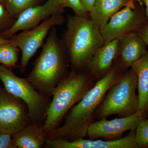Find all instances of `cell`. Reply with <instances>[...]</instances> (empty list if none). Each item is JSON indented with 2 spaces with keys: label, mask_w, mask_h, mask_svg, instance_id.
Returning <instances> with one entry per match:
<instances>
[{
  "label": "cell",
  "mask_w": 148,
  "mask_h": 148,
  "mask_svg": "<svg viewBox=\"0 0 148 148\" xmlns=\"http://www.w3.org/2000/svg\"><path fill=\"white\" fill-rule=\"evenodd\" d=\"M15 19L8 13L5 5L0 3V33L9 29Z\"/></svg>",
  "instance_id": "cell-21"
},
{
  "label": "cell",
  "mask_w": 148,
  "mask_h": 148,
  "mask_svg": "<svg viewBox=\"0 0 148 148\" xmlns=\"http://www.w3.org/2000/svg\"><path fill=\"white\" fill-rule=\"evenodd\" d=\"M0 80L6 90L27 104L31 123L44 122L50 97L37 90L26 78L17 76L11 70L1 64Z\"/></svg>",
  "instance_id": "cell-6"
},
{
  "label": "cell",
  "mask_w": 148,
  "mask_h": 148,
  "mask_svg": "<svg viewBox=\"0 0 148 148\" xmlns=\"http://www.w3.org/2000/svg\"><path fill=\"white\" fill-rule=\"evenodd\" d=\"M20 49L10 42L0 45V64L12 70L17 67Z\"/></svg>",
  "instance_id": "cell-18"
},
{
  "label": "cell",
  "mask_w": 148,
  "mask_h": 148,
  "mask_svg": "<svg viewBox=\"0 0 148 148\" xmlns=\"http://www.w3.org/2000/svg\"><path fill=\"white\" fill-rule=\"evenodd\" d=\"M65 18L63 14H55L47 18L37 27L14 34L8 39L10 42L18 48L21 52L20 71L24 73L32 57L39 48L51 29L64 24Z\"/></svg>",
  "instance_id": "cell-7"
},
{
  "label": "cell",
  "mask_w": 148,
  "mask_h": 148,
  "mask_svg": "<svg viewBox=\"0 0 148 148\" xmlns=\"http://www.w3.org/2000/svg\"><path fill=\"white\" fill-rule=\"evenodd\" d=\"M137 86V75L131 68L110 88L95 115L101 119L112 115L125 117L135 113L139 105Z\"/></svg>",
  "instance_id": "cell-5"
},
{
  "label": "cell",
  "mask_w": 148,
  "mask_h": 148,
  "mask_svg": "<svg viewBox=\"0 0 148 148\" xmlns=\"http://www.w3.org/2000/svg\"><path fill=\"white\" fill-rule=\"evenodd\" d=\"M144 4L145 6V10L146 14L148 19V0H145Z\"/></svg>",
  "instance_id": "cell-27"
},
{
  "label": "cell",
  "mask_w": 148,
  "mask_h": 148,
  "mask_svg": "<svg viewBox=\"0 0 148 148\" xmlns=\"http://www.w3.org/2000/svg\"><path fill=\"white\" fill-rule=\"evenodd\" d=\"M38 0H5L4 5L11 16L16 18L24 10L34 5Z\"/></svg>",
  "instance_id": "cell-19"
},
{
  "label": "cell",
  "mask_w": 148,
  "mask_h": 148,
  "mask_svg": "<svg viewBox=\"0 0 148 148\" xmlns=\"http://www.w3.org/2000/svg\"><path fill=\"white\" fill-rule=\"evenodd\" d=\"M66 53L57 36L56 27H53L32 71L26 78L44 95L51 97L57 85L67 75Z\"/></svg>",
  "instance_id": "cell-3"
},
{
  "label": "cell",
  "mask_w": 148,
  "mask_h": 148,
  "mask_svg": "<svg viewBox=\"0 0 148 148\" xmlns=\"http://www.w3.org/2000/svg\"><path fill=\"white\" fill-rule=\"evenodd\" d=\"M66 21L62 44L73 70H82L105 41L100 29L90 18L68 15Z\"/></svg>",
  "instance_id": "cell-2"
},
{
  "label": "cell",
  "mask_w": 148,
  "mask_h": 148,
  "mask_svg": "<svg viewBox=\"0 0 148 148\" xmlns=\"http://www.w3.org/2000/svg\"><path fill=\"white\" fill-rule=\"evenodd\" d=\"M135 138L138 147H148V119H143L135 130Z\"/></svg>",
  "instance_id": "cell-20"
},
{
  "label": "cell",
  "mask_w": 148,
  "mask_h": 148,
  "mask_svg": "<svg viewBox=\"0 0 148 148\" xmlns=\"http://www.w3.org/2000/svg\"><path fill=\"white\" fill-rule=\"evenodd\" d=\"M117 77V69L112 68L73 106L65 116L63 125L47 134L46 139L61 138L72 140L86 137L95 112L106 93L116 81Z\"/></svg>",
  "instance_id": "cell-1"
},
{
  "label": "cell",
  "mask_w": 148,
  "mask_h": 148,
  "mask_svg": "<svg viewBox=\"0 0 148 148\" xmlns=\"http://www.w3.org/2000/svg\"><path fill=\"white\" fill-rule=\"evenodd\" d=\"M46 148H138L135 130H131L125 137L114 140H85L78 138L69 140L61 138L46 140Z\"/></svg>",
  "instance_id": "cell-12"
},
{
  "label": "cell",
  "mask_w": 148,
  "mask_h": 148,
  "mask_svg": "<svg viewBox=\"0 0 148 148\" xmlns=\"http://www.w3.org/2000/svg\"><path fill=\"white\" fill-rule=\"evenodd\" d=\"M148 47V20L138 32Z\"/></svg>",
  "instance_id": "cell-25"
},
{
  "label": "cell",
  "mask_w": 148,
  "mask_h": 148,
  "mask_svg": "<svg viewBox=\"0 0 148 148\" xmlns=\"http://www.w3.org/2000/svg\"><path fill=\"white\" fill-rule=\"evenodd\" d=\"M9 42H10L9 40L8 39L4 38L0 36V45L8 43Z\"/></svg>",
  "instance_id": "cell-26"
},
{
  "label": "cell",
  "mask_w": 148,
  "mask_h": 148,
  "mask_svg": "<svg viewBox=\"0 0 148 148\" xmlns=\"http://www.w3.org/2000/svg\"><path fill=\"white\" fill-rule=\"evenodd\" d=\"M89 75L82 70H73L61 80L52 93V98L43 123L46 135L61 125L69 111L89 90Z\"/></svg>",
  "instance_id": "cell-4"
},
{
  "label": "cell",
  "mask_w": 148,
  "mask_h": 148,
  "mask_svg": "<svg viewBox=\"0 0 148 148\" xmlns=\"http://www.w3.org/2000/svg\"><path fill=\"white\" fill-rule=\"evenodd\" d=\"M5 0H0V3L4 4Z\"/></svg>",
  "instance_id": "cell-29"
},
{
  "label": "cell",
  "mask_w": 148,
  "mask_h": 148,
  "mask_svg": "<svg viewBox=\"0 0 148 148\" xmlns=\"http://www.w3.org/2000/svg\"><path fill=\"white\" fill-rule=\"evenodd\" d=\"M143 5L134 3L125 6L114 14L100 30L105 43L118 39L129 33L137 32L148 20Z\"/></svg>",
  "instance_id": "cell-8"
},
{
  "label": "cell",
  "mask_w": 148,
  "mask_h": 148,
  "mask_svg": "<svg viewBox=\"0 0 148 148\" xmlns=\"http://www.w3.org/2000/svg\"><path fill=\"white\" fill-rule=\"evenodd\" d=\"M118 39L117 56H119L121 65L124 68L131 67L148 50L147 46L137 32L123 35Z\"/></svg>",
  "instance_id": "cell-13"
},
{
  "label": "cell",
  "mask_w": 148,
  "mask_h": 148,
  "mask_svg": "<svg viewBox=\"0 0 148 148\" xmlns=\"http://www.w3.org/2000/svg\"><path fill=\"white\" fill-rule=\"evenodd\" d=\"M64 8H69L71 9L75 15L88 17L89 14L85 11L82 5L80 0H60Z\"/></svg>",
  "instance_id": "cell-22"
},
{
  "label": "cell",
  "mask_w": 148,
  "mask_h": 148,
  "mask_svg": "<svg viewBox=\"0 0 148 148\" xmlns=\"http://www.w3.org/2000/svg\"><path fill=\"white\" fill-rule=\"evenodd\" d=\"M118 39L105 43L96 51L86 68L91 75L103 77L111 71L117 54Z\"/></svg>",
  "instance_id": "cell-14"
},
{
  "label": "cell",
  "mask_w": 148,
  "mask_h": 148,
  "mask_svg": "<svg viewBox=\"0 0 148 148\" xmlns=\"http://www.w3.org/2000/svg\"><path fill=\"white\" fill-rule=\"evenodd\" d=\"M134 1L138 2V3H140L141 4L144 5V3L145 0H134Z\"/></svg>",
  "instance_id": "cell-28"
},
{
  "label": "cell",
  "mask_w": 148,
  "mask_h": 148,
  "mask_svg": "<svg viewBox=\"0 0 148 148\" xmlns=\"http://www.w3.org/2000/svg\"><path fill=\"white\" fill-rule=\"evenodd\" d=\"M143 114L139 111L129 116L108 120L106 118L92 122L88 129L87 136L90 140L103 138L114 140L122 138L124 132L135 130L143 119Z\"/></svg>",
  "instance_id": "cell-11"
},
{
  "label": "cell",
  "mask_w": 148,
  "mask_h": 148,
  "mask_svg": "<svg viewBox=\"0 0 148 148\" xmlns=\"http://www.w3.org/2000/svg\"><path fill=\"white\" fill-rule=\"evenodd\" d=\"M0 148H16L12 141V135L0 132Z\"/></svg>",
  "instance_id": "cell-23"
},
{
  "label": "cell",
  "mask_w": 148,
  "mask_h": 148,
  "mask_svg": "<svg viewBox=\"0 0 148 148\" xmlns=\"http://www.w3.org/2000/svg\"><path fill=\"white\" fill-rule=\"evenodd\" d=\"M42 122L31 123L12 135L14 145L16 148H41L44 147L46 134Z\"/></svg>",
  "instance_id": "cell-15"
},
{
  "label": "cell",
  "mask_w": 148,
  "mask_h": 148,
  "mask_svg": "<svg viewBox=\"0 0 148 148\" xmlns=\"http://www.w3.org/2000/svg\"><path fill=\"white\" fill-rule=\"evenodd\" d=\"M135 2L134 0H96L89 16L96 27L101 30L114 14L125 6Z\"/></svg>",
  "instance_id": "cell-16"
},
{
  "label": "cell",
  "mask_w": 148,
  "mask_h": 148,
  "mask_svg": "<svg viewBox=\"0 0 148 148\" xmlns=\"http://www.w3.org/2000/svg\"><path fill=\"white\" fill-rule=\"evenodd\" d=\"M85 11L89 14L95 5L96 0H80Z\"/></svg>",
  "instance_id": "cell-24"
},
{
  "label": "cell",
  "mask_w": 148,
  "mask_h": 148,
  "mask_svg": "<svg viewBox=\"0 0 148 148\" xmlns=\"http://www.w3.org/2000/svg\"><path fill=\"white\" fill-rule=\"evenodd\" d=\"M64 8L60 0H47L42 5L30 7L21 12L9 28L0 33V36L8 39L19 31L33 29L49 17L63 14Z\"/></svg>",
  "instance_id": "cell-10"
},
{
  "label": "cell",
  "mask_w": 148,
  "mask_h": 148,
  "mask_svg": "<svg viewBox=\"0 0 148 148\" xmlns=\"http://www.w3.org/2000/svg\"><path fill=\"white\" fill-rule=\"evenodd\" d=\"M30 124L27 104L0 86V132L12 135Z\"/></svg>",
  "instance_id": "cell-9"
},
{
  "label": "cell",
  "mask_w": 148,
  "mask_h": 148,
  "mask_svg": "<svg viewBox=\"0 0 148 148\" xmlns=\"http://www.w3.org/2000/svg\"><path fill=\"white\" fill-rule=\"evenodd\" d=\"M131 68L138 78V111L141 112L143 116L148 111V49L132 64Z\"/></svg>",
  "instance_id": "cell-17"
}]
</instances>
